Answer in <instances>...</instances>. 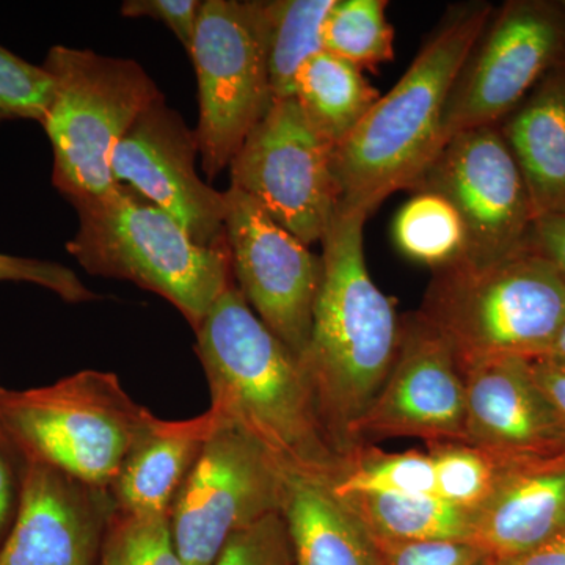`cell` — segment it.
Here are the masks:
<instances>
[{"label": "cell", "mask_w": 565, "mask_h": 565, "mask_svg": "<svg viewBox=\"0 0 565 565\" xmlns=\"http://www.w3.org/2000/svg\"><path fill=\"white\" fill-rule=\"evenodd\" d=\"M214 565H294L282 514H273L230 539Z\"/></svg>", "instance_id": "31"}, {"label": "cell", "mask_w": 565, "mask_h": 565, "mask_svg": "<svg viewBox=\"0 0 565 565\" xmlns=\"http://www.w3.org/2000/svg\"><path fill=\"white\" fill-rule=\"evenodd\" d=\"M563 61L565 13L559 2L505 3L460 71L446 107L441 147L467 129L500 125Z\"/></svg>", "instance_id": "12"}, {"label": "cell", "mask_w": 565, "mask_h": 565, "mask_svg": "<svg viewBox=\"0 0 565 565\" xmlns=\"http://www.w3.org/2000/svg\"><path fill=\"white\" fill-rule=\"evenodd\" d=\"M537 359H548L553 360V362L565 364V323L561 332L557 333L555 341L546 349L544 355L537 356Z\"/></svg>", "instance_id": "38"}, {"label": "cell", "mask_w": 565, "mask_h": 565, "mask_svg": "<svg viewBox=\"0 0 565 565\" xmlns=\"http://www.w3.org/2000/svg\"><path fill=\"white\" fill-rule=\"evenodd\" d=\"M195 131L163 96L137 118L111 156L114 180L161 207L180 223L193 243L228 248L225 192L200 180Z\"/></svg>", "instance_id": "15"}, {"label": "cell", "mask_w": 565, "mask_h": 565, "mask_svg": "<svg viewBox=\"0 0 565 565\" xmlns=\"http://www.w3.org/2000/svg\"><path fill=\"white\" fill-rule=\"evenodd\" d=\"M43 68L54 81L43 121L54 151L52 182L70 202L102 195L117 184L115 148L163 95L131 58L54 46Z\"/></svg>", "instance_id": "7"}, {"label": "cell", "mask_w": 565, "mask_h": 565, "mask_svg": "<svg viewBox=\"0 0 565 565\" xmlns=\"http://www.w3.org/2000/svg\"><path fill=\"white\" fill-rule=\"evenodd\" d=\"M337 497L351 494H435V476L429 452H385L375 445L359 446L344 457L332 484Z\"/></svg>", "instance_id": "26"}, {"label": "cell", "mask_w": 565, "mask_h": 565, "mask_svg": "<svg viewBox=\"0 0 565 565\" xmlns=\"http://www.w3.org/2000/svg\"><path fill=\"white\" fill-rule=\"evenodd\" d=\"M79 230L66 250L87 273L128 280L177 308L193 330L233 286L228 248L193 243L180 223L129 185L73 200Z\"/></svg>", "instance_id": "5"}, {"label": "cell", "mask_w": 565, "mask_h": 565, "mask_svg": "<svg viewBox=\"0 0 565 565\" xmlns=\"http://www.w3.org/2000/svg\"><path fill=\"white\" fill-rule=\"evenodd\" d=\"M381 96L362 70L327 51L303 63L294 93L305 117L333 150L355 131Z\"/></svg>", "instance_id": "22"}, {"label": "cell", "mask_w": 565, "mask_h": 565, "mask_svg": "<svg viewBox=\"0 0 565 565\" xmlns=\"http://www.w3.org/2000/svg\"><path fill=\"white\" fill-rule=\"evenodd\" d=\"M393 239L404 256L440 270L463 262L467 233L459 212L445 196L415 192L393 223Z\"/></svg>", "instance_id": "25"}, {"label": "cell", "mask_w": 565, "mask_h": 565, "mask_svg": "<svg viewBox=\"0 0 565 565\" xmlns=\"http://www.w3.org/2000/svg\"><path fill=\"white\" fill-rule=\"evenodd\" d=\"M498 126L525 181L534 217L565 214V61Z\"/></svg>", "instance_id": "20"}, {"label": "cell", "mask_w": 565, "mask_h": 565, "mask_svg": "<svg viewBox=\"0 0 565 565\" xmlns=\"http://www.w3.org/2000/svg\"><path fill=\"white\" fill-rule=\"evenodd\" d=\"M411 191L445 196L462 218L468 264H490L530 245L534 211L500 126L452 136Z\"/></svg>", "instance_id": "11"}, {"label": "cell", "mask_w": 565, "mask_h": 565, "mask_svg": "<svg viewBox=\"0 0 565 565\" xmlns=\"http://www.w3.org/2000/svg\"><path fill=\"white\" fill-rule=\"evenodd\" d=\"M565 530V451L511 463L475 514L473 542L486 561L523 555Z\"/></svg>", "instance_id": "18"}, {"label": "cell", "mask_w": 565, "mask_h": 565, "mask_svg": "<svg viewBox=\"0 0 565 565\" xmlns=\"http://www.w3.org/2000/svg\"><path fill=\"white\" fill-rule=\"evenodd\" d=\"M0 281H24L50 289L70 303L98 299L70 267L43 259L20 258L0 253Z\"/></svg>", "instance_id": "32"}, {"label": "cell", "mask_w": 565, "mask_h": 565, "mask_svg": "<svg viewBox=\"0 0 565 565\" xmlns=\"http://www.w3.org/2000/svg\"><path fill=\"white\" fill-rule=\"evenodd\" d=\"M288 484L289 476L258 441L215 416L214 430L170 509V530L184 563L214 565L234 534L281 514Z\"/></svg>", "instance_id": "9"}, {"label": "cell", "mask_w": 565, "mask_h": 565, "mask_svg": "<svg viewBox=\"0 0 565 565\" xmlns=\"http://www.w3.org/2000/svg\"><path fill=\"white\" fill-rule=\"evenodd\" d=\"M385 0H334L322 29L323 51L360 70L393 61L394 31Z\"/></svg>", "instance_id": "27"}, {"label": "cell", "mask_w": 565, "mask_h": 565, "mask_svg": "<svg viewBox=\"0 0 565 565\" xmlns=\"http://www.w3.org/2000/svg\"><path fill=\"white\" fill-rule=\"evenodd\" d=\"M467 444L508 463L565 451V423L535 384L526 359L463 371Z\"/></svg>", "instance_id": "17"}, {"label": "cell", "mask_w": 565, "mask_h": 565, "mask_svg": "<svg viewBox=\"0 0 565 565\" xmlns=\"http://www.w3.org/2000/svg\"><path fill=\"white\" fill-rule=\"evenodd\" d=\"M419 315L445 338L462 373L498 359H537L564 327L565 278L527 245L497 263L437 270Z\"/></svg>", "instance_id": "4"}, {"label": "cell", "mask_w": 565, "mask_h": 565, "mask_svg": "<svg viewBox=\"0 0 565 565\" xmlns=\"http://www.w3.org/2000/svg\"><path fill=\"white\" fill-rule=\"evenodd\" d=\"M333 152L296 99H280L230 163L232 185L310 247L321 243L340 203Z\"/></svg>", "instance_id": "10"}, {"label": "cell", "mask_w": 565, "mask_h": 565, "mask_svg": "<svg viewBox=\"0 0 565 565\" xmlns=\"http://www.w3.org/2000/svg\"><path fill=\"white\" fill-rule=\"evenodd\" d=\"M20 457L0 437V546L6 542L17 520L21 497Z\"/></svg>", "instance_id": "35"}, {"label": "cell", "mask_w": 565, "mask_h": 565, "mask_svg": "<svg viewBox=\"0 0 565 565\" xmlns=\"http://www.w3.org/2000/svg\"><path fill=\"white\" fill-rule=\"evenodd\" d=\"M374 544L381 565H482L486 561L481 550L470 541H374Z\"/></svg>", "instance_id": "33"}, {"label": "cell", "mask_w": 565, "mask_h": 565, "mask_svg": "<svg viewBox=\"0 0 565 565\" xmlns=\"http://www.w3.org/2000/svg\"><path fill=\"white\" fill-rule=\"evenodd\" d=\"M212 414L239 427L292 478L332 484L343 457L330 441L299 359L236 285L195 330Z\"/></svg>", "instance_id": "1"}, {"label": "cell", "mask_w": 565, "mask_h": 565, "mask_svg": "<svg viewBox=\"0 0 565 565\" xmlns=\"http://www.w3.org/2000/svg\"><path fill=\"white\" fill-rule=\"evenodd\" d=\"M340 500L374 541H470L473 533V512L434 493L351 494Z\"/></svg>", "instance_id": "23"}, {"label": "cell", "mask_w": 565, "mask_h": 565, "mask_svg": "<svg viewBox=\"0 0 565 565\" xmlns=\"http://www.w3.org/2000/svg\"><path fill=\"white\" fill-rule=\"evenodd\" d=\"M189 55L199 81V154L214 180L274 103L258 2L204 0Z\"/></svg>", "instance_id": "8"}, {"label": "cell", "mask_w": 565, "mask_h": 565, "mask_svg": "<svg viewBox=\"0 0 565 565\" xmlns=\"http://www.w3.org/2000/svg\"><path fill=\"white\" fill-rule=\"evenodd\" d=\"M215 427L211 411L182 422L156 416L122 460L109 492L117 511L169 515L174 498Z\"/></svg>", "instance_id": "19"}, {"label": "cell", "mask_w": 565, "mask_h": 565, "mask_svg": "<svg viewBox=\"0 0 565 565\" xmlns=\"http://www.w3.org/2000/svg\"><path fill=\"white\" fill-rule=\"evenodd\" d=\"M200 9L202 2L199 0H128L121 6V14L126 18L147 17L163 22L189 52L195 36Z\"/></svg>", "instance_id": "34"}, {"label": "cell", "mask_w": 565, "mask_h": 565, "mask_svg": "<svg viewBox=\"0 0 565 565\" xmlns=\"http://www.w3.org/2000/svg\"><path fill=\"white\" fill-rule=\"evenodd\" d=\"M334 0L258 2L274 102L294 98L305 62L323 51L322 29Z\"/></svg>", "instance_id": "24"}, {"label": "cell", "mask_w": 565, "mask_h": 565, "mask_svg": "<svg viewBox=\"0 0 565 565\" xmlns=\"http://www.w3.org/2000/svg\"><path fill=\"white\" fill-rule=\"evenodd\" d=\"M115 509L109 490L21 460L20 509L0 565H98Z\"/></svg>", "instance_id": "16"}, {"label": "cell", "mask_w": 565, "mask_h": 565, "mask_svg": "<svg viewBox=\"0 0 565 565\" xmlns=\"http://www.w3.org/2000/svg\"><path fill=\"white\" fill-rule=\"evenodd\" d=\"M54 81L43 66L18 57L0 44V122L31 120L43 125Z\"/></svg>", "instance_id": "30"}, {"label": "cell", "mask_w": 565, "mask_h": 565, "mask_svg": "<svg viewBox=\"0 0 565 565\" xmlns=\"http://www.w3.org/2000/svg\"><path fill=\"white\" fill-rule=\"evenodd\" d=\"M530 245L555 264L565 278V214L535 218Z\"/></svg>", "instance_id": "36"}, {"label": "cell", "mask_w": 565, "mask_h": 565, "mask_svg": "<svg viewBox=\"0 0 565 565\" xmlns=\"http://www.w3.org/2000/svg\"><path fill=\"white\" fill-rule=\"evenodd\" d=\"M482 565H565V530L523 555L484 561Z\"/></svg>", "instance_id": "37"}, {"label": "cell", "mask_w": 565, "mask_h": 565, "mask_svg": "<svg viewBox=\"0 0 565 565\" xmlns=\"http://www.w3.org/2000/svg\"><path fill=\"white\" fill-rule=\"evenodd\" d=\"M559 7H561V9H563V11L565 13V0H561Z\"/></svg>", "instance_id": "39"}, {"label": "cell", "mask_w": 565, "mask_h": 565, "mask_svg": "<svg viewBox=\"0 0 565 565\" xmlns=\"http://www.w3.org/2000/svg\"><path fill=\"white\" fill-rule=\"evenodd\" d=\"M392 438L467 444L462 370L419 311L404 319L388 377L355 427L356 448Z\"/></svg>", "instance_id": "14"}, {"label": "cell", "mask_w": 565, "mask_h": 565, "mask_svg": "<svg viewBox=\"0 0 565 565\" xmlns=\"http://www.w3.org/2000/svg\"><path fill=\"white\" fill-rule=\"evenodd\" d=\"M154 418L114 373L85 370L39 388L0 386V437L17 456L98 489H110Z\"/></svg>", "instance_id": "6"}, {"label": "cell", "mask_w": 565, "mask_h": 565, "mask_svg": "<svg viewBox=\"0 0 565 565\" xmlns=\"http://www.w3.org/2000/svg\"><path fill=\"white\" fill-rule=\"evenodd\" d=\"M225 233L237 288L267 329L302 359L313 327L321 258L233 185L225 192Z\"/></svg>", "instance_id": "13"}, {"label": "cell", "mask_w": 565, "mask_h": 565, "mask_svg": "<svg viewBox=\"0 0 565 565\" xmlns=\"http://www.w3.org/2000/svg\"><path fill=\"white\" fill-rule=\"evenodd\" d=\"M492 17L486 2L449 10L399 82L334 150L340 203L371 214L411 189L440 150L449 96Z\"/></svg>", "instance_id": "3"}, {"label": "cell", "mask_w": 565, "mask_h": 565, "mask_svg": "<svg viewBox=\"0 0 565 565\" xmlns=\"http://www.w3.org/2000/svg\"><path fill=\"white\" fill-rule=\"evenodd\" d=\"M98 565H188L174 545L169 515L125 514L115 509Z\"/></svg>", "instance_id": "29"}, {"label": "cell", "mask_w": 565, "mask_h": 565, "mask_svg": "<svg viewBox=\"0 0 565 565\" xmlns=\"http://www.w3.org/2000/svg\"><path fill=\"white\" fill-rule=\"evenodd\" d=\"M427 452L434 465L435 494L473 514L511 465L468 444L427 446Z\"/></svg>", "instance_id": "28"}, {"label": "cell", "mask_w": 565, "mask_h": 565, "mask_svg": "<svg viewBox=\"0 0 565 565\" xmlns=\"http://www.w3.org/2000/svg\"><path fill=\"white\" fill-rule=\"evenodd\" d=\"M362 207L338 203L322 237V274L310 343L299 360L330 441L355 451V427L385 384L399 348L392 297L377 288L364 258Z\"/></svg>", "instance_id": "2"}, {"label": "cell", "mask_w": 565, "mask_h": 565, "mask_svg": "<svg viewBox=\"0 0 565 565\" xmlns=\"http://www.w3.org/2000/svg\"><path fill=\"white\" fill-rule=\"evenodd\" d=\"M281 514L294 565H381L373 537L329 484L289 476Z\"/></svg>", "instance_id": "21"}]
</instances>
